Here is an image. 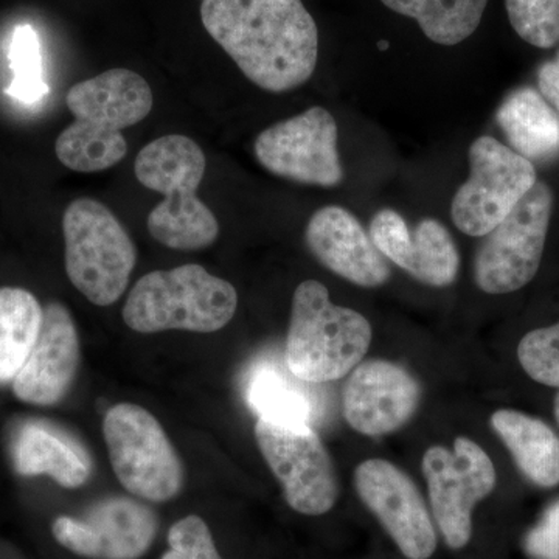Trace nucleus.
Returning a JSON list of instances; mask_svg holds the SVG:
<instances>
[{
  "instance_id": "0eeeda50",
  "label": "nucleus",
  "mask_w": 559,
  "mask_h": 559,
  "mask_svg": "<svg viewBox=\"0 0 559 559\" xmlns=\"http://www.w3.org/2000/svg\"><path fill=\"white\" fill-rule=\"evenodd\" d=\"M103 436L117 479L131 495L167 502L183 487L182 462L150 411L121 403L106 412Z\"/></svg>"
},
{
  "instance_id": "dca6fc26",
  "label": "nucleus",
  "mask_w": 559,
  "mask_h": 559,
  "mask_svg": "<svg viewBox=\"0 0 559 559\" xmlns=\"http://www.w3.org/2000/svg\"><path fill=\"white\" fill-rule=\"evenodd\" d=\"M80 359L79 331L68 308L58 301L47 305L38 341L11 381L14 395L33 406L60 403L75 381Z\"/></svg>"
},
{
  "instance_id": "c85d7f7f",
  "label": "nucleus",
  "mask_w": 559,
  "mask_h": 559,
  "mask_svg": "<svg viewBox=\"0 0 559 559\" xmlns=\"http://www.w3.org/2000/svg\"><path fill=\"white\" fill-rule=\"evenodd\" d=\"M525 550L535 559H559V500L525 538Z\"/></svg>"
},
{
  "instance_id": "f257e3e1",
  "label": "nucleus",
  "mask_w": 559,
  "mask_h": 559,
  "mask_svg": "<svg viewBox=\"0 0 559 559\" xmlns=\"http://www.w3.org/2000/svg\"><path fill=\"white\" fill-rule=\"evenodd\" d=\"M201 20L261 90L293 91L314 73L318 25L300 0H202Z\"/></svg>"
},
{
  "instance_id": "b1692460",
  "label": "nucleus",
  "mask_w": 559,
  "mask_h": 559,
  "mask_svg": "<svg viewBox=\"0 0 559 559\" xmlns=\"http://www.w3.org/2000/svg\"><path fill=\"white\" fill-rule=\"evenodd\" d=\"M385 7L418 22L433 43L455 46L479 27L488 0H381Z\"/></svg>"
},
{
  "instance_id": "a211bd4d",
  "label": "nucleus",
  "mask_w": 559,
  "mask_h": 559,
  "mask_svg": "<svg viewBox=\"0 0 559 559\" xmlns=\"http://www.w3.org/2000/svg\"><path fill=\"white\" fill-rule=\"evenodd\" d=\"M305 240L326 270L355 285L378 288L389 282L388 259L348 210L337 205L318 210L308 221Z\"/></svg>"
},
{
  "instance_id": "f3484780",
  "label": "nucleus",
  "mask_w": 559,
  "mask_h": 559,
  "mask_svg": "<svg viewBox=\"0 0 559 559\" xmlns=\"http://www.w3.org/2000/svg\"><path fill=\"white\" fill-rule=\"evenodd\" d=\"M370 238L385 259L425 285L444 288L457 278V246L440 221L423 219L411 231L400 213L384 209L371 219Z\"/></svg>"
},
{
  "instance_id": "6ab92c4d",
  "label": "nucleus",
  "mask_w": 559,
  "mask_h": 559,
  "mask_svg": "<svg viewBox=\"0 0 559 559\" xmlns=\"http://www.w3.org/2000/svg\"><path fill=\"white\" fill-rule=\"evenodd\" d=\"M310 382L299 380L274 359H263L250 370L246 381V403L253 414L267 421L314 425L319 400Z\"/></svg>"
},
{
  "instance_id": "39448f33",
  "label": "nucleus",
  "mask_w": 559,
  "mask_h": 559,
  "mask_svg": "<svg viewBox=\"0 0 559 559\" xmlns=\"http://www.w3.org/2000/svg\"><path fill=\"white\" fill-rule=\"evenodd\" d=\"M238 294L231 283L200 264L154 271L135 283L123 308V320L138 333L186 330L215 333L234 319Z\"/></svg>"
},
{
  "instance_id": "7c9ffc66",
  "label": "nucleus",
  "mask_w": 559,
  "mask_h": 559,
  "mask_svg": "<svg viewBox=\"0 0 559 559\" xmlns=\"http://www.w3.org/2000/svg\"><path fill=\"white\" fill-rule=\"evenodd\" d=\"M555 417H557V421L559 425V393L557 395V400H555Z\"/></svg>"
},
{
  "instance_id": "9d476101",
  "label": "nucleus",
  "mask_w": 559,
  "mask_h": 559,
  "mask_svg": "<svg viewBox=\"0 0 559 559\" xmlns=\"http://www.w3.org/2000/svg\"><path fill=\"white\" fill-rule=\"evenodd\" d=\"M255 439L290 509L307 516L333 509L340 495L336 471L311 426L259 418Z\"/></svg>"
},
{
  "instance_id": "423d86ee",
  "label": "nucleus",
  "mask_w": 559,
  "mask_h": 559,
  "mask_svg": "<svg viewBox=\"0 0 559 559\" xmlns=\"http://www.w3.org/2000/svg\"><path fill=\"white\" fill-rule=\"evenodd\" d=\"M66 272L97 307L116 304L127 290L138 250L119 219L102 202L80 198L62 216Z\"/></svg>"
},
{
  "instance_id": "5701e85b",
  "label": "nucleus",
  "mask_w": 559,
  "mask_h": 559,
  "mask_svg": "<svg viewBox=\"0 0 559 559\" xmlns=\"http://www.w3.org/2000/svg\"><path fill=\"white\" fill-rule=\"evenodd\" d=\"M44 308L24 288H0V384H7L24 366L43 326Z\"/></svg>"
},
{
  "instance_id": "412c9836",
  "label": "nucleus",
  "mask_w": 559,
  "mask_h": 559,
  "mask_svg": "<svg viewBox=\"0 0 559 559\" xmlns=\"http://www.w3.org/2000/svg\"><path fill=\"white\" fill-rule=\"evenodd\" d=\"M491 426L525 477L543 488L558 487L559 437L546 423L502 409L491 415Z\"/></svg>"
},
{
  "instance_id": "6e6552de",
  "label": "nucleus",
  "mask_w": 559,
  "mask_h": 559,
  "mask_svg": "<svg viewBox=\"0 0 559 559\" xmlns=\"http://www.w3.org/2000/svg\"><path fill=\"white\" fill-rule=\"evenodd\" d=\"M554 193L536 182L489 234L474 259V278L488 294H510L538 274L549 234Z\"/></svg>"
},
{
  "instance_id": "2eb2a0df",
  "label": "nucleus",
  "mask_w": 559,
  "mask_h": 559,
  "mask_svg": "<svg viewBox=\"0 0 559 559\" xmlns=\"http://www.w3.org/2000/svg\"><path fill=\"white\" fill-rule=\"evenodd\" d=\"M421 389L403 367L384 359L360 362L342 393V412L356 432L380 437L406 425L419 406Z\"/></svg>"
},
{
  "instance_id": "cd10ccee",
  "label": "nucleus",
  "mask_w": 559,
  "mask_h": 559,
  "mask_svg": "<svg viewBox=\"0 0 559 559\" xmlns=\"http://www.w3.org/2000/svg\"><path fill=\"white\" fill-rule=\"evenodd\" d=\"M168 547L162 559H223L207 524L194 514L171 525Z\"/></svg>"
},
{
  "instance_id": "1a4fd4ad",
  "label": "nucleus",
  "mask_w": 559,
  "mask_h": 559,
  "mask_svg": "<svg viewBox=\"0 0 559 559\" xmlns=\"http://www.w3.org/2000/svg\"><path fill=\"white\" fill-rule=\"evenodd\" d=\"M469 178L451 204L455 227L485 237L538 182L535 165L495 138L484 135L469 148Z\"/></svg>"
},
{
  "instance_id": "9b49d317",
  "label": "nucleus",
  "mask_w": 559,
  "mask_h": 559,
  "mask_svg": "<svg viewBox=\"0 0 559 559\" xmlns=\"http://www.w3.org/2000/svg\"><path fill=\"white\" fill-rule=\"evenodd\" d=\"M430 506L451 549H463L473 535V510L496 487V469L476 441L457 437L454 452L430 447L421 462Z\"/></svg>"
},
{
  "instance_id": "ddd939ff",
  "label": "nucleus",
  "mask_w": 559,
  "mask_h": 559,
  "mask_svg": "<svg viewBox=\"0 0 559 559\" xmlns=\"http://www.w3.org/2000/svg\"><path fill=\"white\" fill-rule=\"evenodd\" d=\"M355 487L404 557L429 559L436 554L432 516L417 485L403 471L388 460H366L355 471Z\"/></svg>"
},
{
  "instance_id": "4be33fe9",
  "label": "nucleus",
  "mask_w": 559,
  "mask_h": 559,
  "mask_svg": "<svg viewBox=\"0 0 559 559\" xmlns=\"http://www.w3.org/2000/svg\"><path fill=\"white\" fill-rule=\"evenodd\" d=\"M13 455L22 476H50L64 488L83 487L91 477V462L84 452L44 426H24Z\"/></svg>"
},
{
  "instance_id": "a878e982",
  "label": "nucleus",
  "mask_w": 559,
  "mask_h": 559,
  "mask_svg": "<svg viewBox=\"0 0 559 559\" xmlns=\"http://www.w3.org/2000/svg\"><path fill=\"white\" fill-rule=\"evenodd\" d=\"M511 27L530 46L559 44V0H506Z\"/></svg>"
},
{
  "instance_id": "4468645a",
  "label": "nucleus",
  "mask_w": 559,
  "mask_h": 559,
  "mask_svg": "<svg viewBox=\"0 0 559 559\" xmlns=\"http://www.w3.org/2000/svg\"><path fill=\"white\" fill-rule=\"evenodd\" d=\"M62 547L92 559H138L156 538V514L138 500H102L81 520L60 516L51 525Z\"/></svg>"
},
{
  "instance_id": "f8f14e48",
  "label": "nucleus",
  "mask_w": 559,
  "mask_h": 559,
  "mask_svg": "<svg viewBox=\"0 0 559 559\" xmlns=\"http://www.w3.org/2000/svg\"><path fill=\"white\" fill-rule=\"evenodd\" d=\"M337 138L334 117L314 106L260 132L253 150L260 164L278 178L336 187L344 179Z\"/></svg>"
},
{
  "instance_id": "393cba45",
  "label": "nucleus",
  "mask_w": 559,
  "mask_h": 559,
  "mask_svg": "<svg viewBox=\"0 0 559 559\" xmlns=\"http://www.w3.org/2000/svg\"><path fill=\"white\" fill-rule=\"evenodd\" d=\"M9 58L14 76L7 94L27 105L43 100L50 87L44 81L39 36L32 25L22 24L14 28Z\"/></svg>"
},
{
  "instance_id": "c756f323",
  "label": "nucleus",
  "mask_w": 559,
  "mask_h": 559,
  "mask_svg": "<svg viewBox=\"0 0 559 559\" xmlns=\"http://www.w3.org/2000/svg\"><path fill=\"white\" fill-rule=\"evenodd\" d=\"M539 94L559 114V53L554 61L546 62L538 70Z\"/></svg>"
},
{
  "instance_id": "aec40b11",
  "label": "nucleus",
  "mask_w": 559,
  "mask_h": 559,
  "mask_svg": "<svg viewBox=\"0 0 559 559\" xmlns=\"http://www.w3.org/2000/svg\"><path fill=\"white\" fill-rule=\"evenodd\" d=\"M496 119L510 148L525 159L550 160L559 156V114L539 91L521 87L511 92Z\"/></svg>"
},
{
  "instance_id": "f03ea898",
  "label": "nucleus",
  "mask_w": 559,
  "mask_h": 559,
  "mask_svg": "<svg viewBox=\"0 0 559 559\" xmlns=\"http://www.w3.org/2000/svg\"><path fill=\"white\" fill-rule=\"evenodd\" d=\"M66 103L75 121L58 135V160L72 171L98 173L127 157L121 132L146 119L154 100L143 76L112 69L70 87Z\"/></svg>"
},
{
  "instance_id": "7ed1b4c3",
  "label": "nucleus",
  "mask_w": 559,
  "mask_h": 559,
  "mask_svg": "<svg viewBox=\"0 0 559 559\" xmlns=\"http://www.w3.org/2000/svg\"><path fill=\"white\" fill-rule=\"evenodd\" d=\"M205 168L204 151L187 135H162L140 151L135 178L146 189L164 194L146 226L165 248L201 250L218 238V219L197 193Z\"/></svg>"
},
{
  "instance_id": "20e7f679",
  "label": "nucleus",
  "mask_w": 559,
  "mask_h": 559,
  "mask_svg": "<svg viewBox=\"0 0 559 559\" xmlns=\"http://www.w3.org/2000/svg\"><path fill=\"white\" fill-rule=\"evenodd\" d=\"M371 337L369 320L331 304L329 289L318 280L297 286L285 347L294 377L310 384L347 377L369 352Z\"/></svg>"
},
{
  "instance_id": "bb28decb",
  "label": "nucleus",
  "mask_w": 559,
  "mask_h": 559,
  "mask_svg": "<svg viewBox=\"0 0 559 559\" xmlns=\"http://www.w3.org/2000/svg\"><path fill=\"white\" fill-rule=\"evenodd\" d=\"M518 358L533 381L559 389V322L525 334L518 347Z\"/></svg>"
}]
</instances>
